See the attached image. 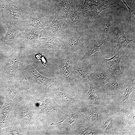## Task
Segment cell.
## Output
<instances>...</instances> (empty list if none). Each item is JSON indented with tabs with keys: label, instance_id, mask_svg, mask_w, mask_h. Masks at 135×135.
Masks as SVG:
<instances>
[{
	"label": "cell",
	"instance_id": "1",
	"mask_svg": "<svg viewBox=\"0 0 135 135\" xmlns=\"http://www.w3.org/2000/svg\"><path fill=\"white\" fill-rule=\"evenodd\" d=\"M32 8L13 2L4 4L1 5L3 21L5 24H12L22 27L30 14Z\"/></svg>",
	"mask_w": 135,
	"mask_h": 135
},
{
	"label": "cell",
	"instance_id": "2",
	"mask_svg": "<svg viewBox=\"0 0 135 135\" xmlns=\"http://www.w3.org/2000/svg\"><path fill=\"white\" fill-rule=\"evenodd\" d=\"M126 51L120 50L114 56L106 59L102 54L96 52L92 55L94 64L102 67L110 72L116 78L124 79L125 76L121 70L120 66V61Z\"/></svg>",
	"mask_w": 135,
	"mask_h": 135
},
{
	"label": "cell",
	"instance_id": "3",
	"mask_svg": "<svg viewBox=\"0 0 135 135\" xmlns=\"http://www.w3.org/2000/svg\"><path fill=\"white\" fill-rule=\"evenodd\" d=\"M31 12L22 25L25 28H34L42 30L50 24L51 10L37 7H32Z\"/></svg>",
	"mask_w": 135,
	"mask_h": 135
},
{
	"label": "cell",
	"instance_id": "4",
	"mask_svg": "<svg viewBox=\"0 0 135 135\" xmlns=\"http://www.w3.org/2000/svg\"><path fill=\"white\" fill-rule=\"evenodd\" d=\"M80 29L66 27L60 37L64 49L68 53L74 52L82 46L84 41V35Z\"/></svg>",
	"mask_w": 135,
	"mask_h": 135
},
{
	"label": "cell",
	"instance_id": "5",
	"mask_svg": "<svg viewBox=\"0 0 135 135\" xmlns=\"http://www.w3.org/2000/svg\"><path fill=\"white\" fill-rule=\"evenodd\" d=\"M116 114L111 111L102 110L99 116L98 128L104 135H117L122 123Z\"/></svg>",
	"mask_w": 135,
	"mask_h": 135
},
{
	"label": "cell",
	"instance_id": "6",
	"mask_svg": "<svg viewBox=\"0 0 135 135\" xmlns=\"http://www.w3.org/2000/svg\"><path fill=\"white\" fill-rule=\"evenodd\" d=\"M59 75L62 83L67 91H74L75 87L73 76L74 65L69 56L65 59L58 58L57 61Z\"/></svg>",
	"mask_w": 135,
	"mask_h": 135
},
{
	"label": "cell",
	"instance_id": "7",
	"mask_svg": "<svg viewBox=\"0 0 135 135\" xmlns=\"http://www.w3.org/2000/svg\"><path fill=\"white\" fill-rule=\"evenodd\" d=\"M23 69L33 78L40 91L46 96L51 87L56 84L58 80L56 77L48 78L44 76L37 72L32 67V64L27 59L23 61Z\"/></svg>",
	"mask_w": 135,
	"mask_h": 135
},
{
	"label": "cell",
	"instance_id": "8",
	"mask_svg": "<svg viewBox=\"0 0 135 135\" xmlns=\"http://www.w3.org/2000/svg\"><path fill=\"white\" fill-rule=\"evenodd\" d=\"M18 40L16 47L14 52L6 58L4 66L6 74L10 78L14 76L16 74L21 53L26 48L24 42L18 38Z\"/></svg>",
	"mask_w": 135,
	"mask_h": 135
},
{
	"label": "cell",
	"instance_id": "9",
	"mask_svg": "<svg viewBox=\"0 0 135 135\" xmlns=\"http://www.w3.org/2000/svg\"><path fill=\"white\" fill-rule=\"evenodd\" d=\"M64 47L60 37L42 30L34 49L45 48L56 51L64 49Z\"/></svg>",
	"mask_w": 135,
	"mask_h": 135
},
{
	"label": "cell",
	"instance_id": "10",
	"mask_svg": "<svg viewBox=\"0 0 135 135\" xmlns=\"http://www.w3.org/2000/svg\"><path fill=\"white\" fill-rule=\"evenodd\" d=\"M7 26V30L4 38L0 42V45L4 49L14 50L18 43L17 35L24 28L20 26L12 24L5 23Z\"/></svg>",
	"mask_w": 135,
	"mask_h": 135
},
{
	"label": "cell",
	"instance_id": "11",
	"mask_svg": "<svg viewBox=\"0 0 135 135\" xmlns=\"http://www.w3.org/2000/svg\"><path fill=\"white\" fill-rule=\"evenodd\" d=\"M135 78V74H133L127 79L125 80L123 85L116 94L121 111L123 113L125 107L128 103L130 94L134 91Z\"/></svg>",
	"mask_w": 135,
	"mask_h": 135
},
{
	"label": "cell",
	"instance_id": "12",
	"mask_svg": "<svg viewBox=\"0 0 135 135\" xmlns=\"http://www.w3.org/2000/svg\"><path fill=\"white\" fill-rule=\"evenodd\" d=\"M93 70L90 71L92 84L99 88L116 78L110 71L104 68L94 64Z\"/></svg>",
	"mask_w": 135,
	"mask_h": 135
},
{
	"label": "cell",
	"instance_id": "13",
	"mask_svg": "<svg viewBox=\"0 0 135 135\" xmlns=\"http://www.w3.org/2000/svg\"><path fill=\"white\" fill-rule=\"evenodd\" d=\"M78 109L80 112L86 115L88 122L98 128L99 116L102 110L99 105L94 104L88 105L84 102H80Z\"/></svg>",
	"mask_w": 135,
	"mask_h": 135
},
{
	"label": "cell",
	"instance_id": "14",
	"mask_svg": "<svg viewBox=\"0 0 135 135\" xmlns=\"http://www.w3.org/2000/svg\"><path fill=\"white\" fill-rule=\"evenodd\" d=\"M52 99L55 104L63 107H70L73 109L78 108L79 96L77 94L73 98L68 96L64 92H61L59 88L52 91Z\"/></svg>",
	"mask_w": 135,
	"mask_h": 135
},
{
	"label": "cell",
	"instance_id": "15",
	"mask_svg": "<svg viewBox=\"0 0 135 135\" xmlns=\"http://www.w3.org/2000/svg\"><path fill=\"white\" fill-rule=\"evenodd\" d=\"M110 36L106 38L102 37L100 38L92 41L88 44L86 52L81 58L83 60L87 59L96 52H99L102 55L104 50L111 40Z\"/></svg>",
	"mask_w": 135,
	"mask_h": 135
},
{
	"label": "cell",
	"instance_id": "16",
	"mask_svg": "<svg viewBox=\"0 0 135 135\" xmlns=\"http://www.w3.org/2000/svg\"><path fill=\"white\" fill-rule=\"evenodd\" d=\"M70 134L79 135H104L99 129L88 122L86 120L78 123L69 130Z\"/></svg>",
	"mask_w": 135,
	"mask_h": 135
},
{
	"label": "cell",
	"instance_id": "17",
	"mask_svg": "<svg viewBox=\"0 0 135 135\" xmlns=\"http://www.w3.org/2000/svg\"><path fill=\"white\" fill-rule=\"evenodd\" d=\"M42 30L34 28H25L18 34V38L24 42L26 48L33 49Z\"/></svg>",
	"mask_w": 135,
	"mask_h": 135
},
{
	"label": "cell",
	"instance_id": "18",
	"mask_svg": "<svg viewBox=\"0 0 135 135\" xmlns=\"http://www.w3.org/2000/svg\"><path fill=\"white\" fill-rule=\"evenodd\" d=\"M117 33L114 39V46L112 48L110 54L113 55L117 53L123 46H126L130 42L134 40V39L130 40L126 36L123 25H121L116 28Z\"/></svg>",
	"mask_w": 135,
	"mask_h": 135
},
{
	"label": "cell",
	"instance_id": "19",
	"mask_svg": "<svg viewBox=\"0 0 135 135\" xmlns=\"http://www.w3.org/2000/svg\"><path fill=\"white\" fill-rule=\"evenodd\" d=\"M65 22L58 14L55 13L54 18L51 23L42 31L60 37L63 33L66 26Z\"/></svg>",
	"mask_w": 135,
	"mask_h": 135
},
{
	"label": "cell",
	"instance_id": "20",
	"mask_svg": "<svg viewBox=\"0 0 135 135\" xmlns=\"http://www.w3.org/2000/svg\"><path fill=\"white\" fill-rule=\"evenodd\" d=\"M74 113L73 114H68L64 113L60 110L56 109L54 110L58 111L64 114L65 117H68L67 120H65L64 122H62V125L61 127L64 128L67 130H69L70 128L76 124L83 122L86 120L83 116L82 113L80 112L78 110V108L73 109Z\"/></svg>",
	"mask_w": 135,
	"mask_h": 135
},
{
	"label": "cell",
	"instance_id": "21",
	"mask_svg": "<svg viewBox=\"0 0 135 135\" xmlns=\"http://www.w3.org/2000/svg\"><path fill=\"white\" fill-rule=\"evenodd\" d=\"M128 108H125L120 117L122 120V125L124 126L126 130H133L135 132V104Z\"/></svg>",
	"mask_w": 135,
	"mask_h": 135
},
{
	"label": "cell",
	"instance_id": "22",
	"mask_svg": "<svg viewBox=\"0 0 135 135\" xmlns=\"http://www.w3.org/2000/svg\"><path fill=\"white\" fill-rule=\"evenodd\" d=\"M125 80L121 78H115L101 88L107 96L116 95L118 91L123 85Z\"/></svg>",
	"mask_w": 135,
	"mask_h": 135
},
{
	"label": "cell",
	"instance_id": "23",
	"mask_svg": "<svg viewBox=\"0 0 135 135\" xmlns=\"http://www.w3.org/2000/svg\"><path fill=\"white\" fill-rule=\"evenodd\" d=\"M86 96L88 100H90L91 97L94 98L95 101L94 104L99 105L107 95L101 87H97L92 84L90 86L89 90Z\"/></svg>",
	"mask_w": 135,
	"mask_h": 135
},
{
	"label": "cell",
	"instance_id": "24",
	"mask_svg": "<svg viewBox=\"0 0 135 135\" xmlns=\"http://www.w3.org/2000/svg\"><path fill=\"white\" fill-rule=\"evenodd\" d=\"M67 27L73 28H81L82 26L78 13L77 10H71L65 22Z\"/></svg>",
	"mask_w": 135,
	"mask_h": 135
},
{
	"label": "cell",
	"instance_id": "25",
	"mask_svg": "<svg viewBox=\"0 0 135 135\" xmlns=\"http://www.w3.org/2000/svg\"><path fill=\"white\" fill-rule=\"evenodd\" d=\"M56 8L55 12L58 14L64 20H66L69 14L72 10L67 0H57Z\"/></svg>",
	"mask_w": 135,
	"mask_h": 135
},
{
	"label": "cell",
	"instance_id": "26",
	"mask_svg": "<svg viewBox=\"0 0 135 135\" xmlns=\"http://www.w3.org/2000/svg\"><path fill=\"white\" fill-rule=\"evenodd\" d=\"M114 25L113 15L112 14L109 13L106 16L104 19L102 37L104 38L110 36V33Z\"/></svg>",
	"mask_w": 135,
	"mask_h": 135
},
{
	"label": "cell",
	"instance_id": "27",
	"mask_svg": "<svg viewBox=\"0 0 135 135\" xmlns=\"http://www.w3.org/2000/svg\"><path fill=\"white\" fill-rule=\"evenodd\" d=\"M73 72L78 74L85 82L88 83L90 86L92 84L90 71L87 69L80 68L77 66L74 65Z\"/></svg>",
	"mask_w": 135,
	"mask_h": 135
},
{
	"label": "cell",
	"instance_id": "28",
	"mask_svg": "<svg viewBox=\"0 0 135 135\" xmlns=\"http://www.w3.org/2000/svg\"><path fill=\"white\" fill-rule=\"evenodd\" d=\"M46 100L42 102L40 105L41 110L39 113H44L47 114L54 108L55 104L53 100L49 98L47 96Z\"/></svg>",
	"mask_w": 135,
	"mask_h": 135
},
{
	"label": "cell",
	"instance_id": "29",
	"mask_svg": "<svg viewBox=\"0 0 135 135\" xmlns=\"http://www.w3.org/2000/svg\"><path fill=\"white\" fill-rule=\"evenodd\" d=\"M19 90V87L18 85V84L16 83L14 85L12 86L10 92L7 93L9 94L10 95L13 99Z\"/></svg>",
	"mask_w": 135,
	"mask_h": 135
},
{
	"label": "cell",
	"instance_id": "30",
	"mask_svg": "<svg viewBox=\"0 0 135 135\" xmlns=\"http://www.w3.org/2000/svg\"><path fill=\"white\" fill-rule=\"evenodd\" d=\"M121 0L122 1L123 3L126 6L128 10L129 14V20L130 22V26H131V22H132V21L131 18V15L132 13L134 12V11L132 10L128 6V5L127 4L125 0Z\"/></svg>",
	"mask_w": 135,
	"mask_h": 135
},
{
	"label": "cell",
	"instance_id": "31",
	"mask_svg": "<svg viewBox=\"0 0 135 135\" xmlns=\"http://www.w3.org/2000/svg\"><path fill=\"white\" fill-rule=\"evenodd\" d=\"M72 0L78 10L80 6L83 4L85 0Z\"/></svg>",
	"mask_w": 135,
	"mask_h": 135
},
{
	"label": "cell",
	"instance_id": "32",
	"mask_svg": "<svg viewBox=\"0 0 135 135\" xmlns=\"http://www.w3.org/2000/svg\"><path fill=\"white\" fill-rule=\"evenodd\" d=\"M2 12H0V34L4 33V29L2 25Z\"/></svg>",
	"mask_w": 135,
	"mask_h": 135
},
{
	"label": "cell",
	"instance_id": "33",
	"mask_svg": "<svg viewBox=\"0 0 135 135\" xmlns=\"http://www.w3.org/2000/svg\"><path fill=\"white\" fill-rule=\"evenodd\" d=\"M42 54L41 52H38V53L37 54H34V55L35 56L36 58L38 60H41L42 56Z\"/></svg>",
	"mask_w": 135,
	"mask_h": 135
},
{
	"label": "cell",
	"instance_id": "34",
	"mask_svg": "<svg viewBox=\"0 0 135 135\" xmlns=\"http://www.w3.org/2000/svg\"><path fill=\"white\" fill-rule=\"evenodd\" d=\"M42 63L43 66H45L46 64V60L44 56H42L40 60Z\"/></svg>",
	"mask_w": 135,
	"mask_h": 135
},
{
	"label": "cell",
	"instance_id": "35",
	"mask_svg": "<svg viewBox=\"0 0 135 135\" xmlns=\"http://www.w3.org/2000/svg\"><path fill=\"white\" fill-rule=\"evenodd\" d=\"M85 1H88L98 4H99L101 2L100 0H85Z\"/></svg>",
	"mask_w": 135,
	"mask_h": 135
},
{
	"label": "cell",
	"instance_id": "36",
	"mask_svg": "<svg viewBox=\"0 0 135 135\" xmlns=\"http://www.w3.org/2000/svg\"></svg>",
	"mask_w": 135,
	"mask_h": 135
}]
</instances>
